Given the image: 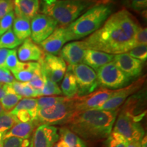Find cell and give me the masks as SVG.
Segmentation results:
<instances>
[{
	"label": "cell",
	"mask_w": 147,
	"mask_h": 147,
	"mask_svg": "<svg viewBox=\"0 0 147 147\" xmlns=\"http://www.w3.org/2000/svg\"><path fill=\"white\" fill-rule=\"evenodd\" d=\"M21 110H25L32 112L33 113L37 114L38 112V106H37V99L35 98H23L19 101L13 110L10 113L12 115L15 114L16 112Z\"/></svg>",
	"instance_id": "29"
},
{
	"label": "cell",
	"mask_w": 147,
	"mask_h": 147,
	"mask_svg": "<svg viewBox=\"0 0 147 147\" xmlns=\"http://www.w3.org/2000/svg\"><path fill=\"white\" fill-rule=\"evenodd\" d=\"M29 85L40 93L41 96V90L45 84V76L42 72V70L35 75L32 80L28 82Z\"/></svg>",
	"instance_id": "37"
},
{
	"label": "cell",
	"mask_w": 147,
	"mask_h": 147,
	"mask_svg": "<svg viewBox=\"0 0 147 147\" xmlns=\"http://www.w3.org/2000/svg\"><path fill=\"white\" fill-rule=\"evenodd\" d=\"M127 147H141L140 142H129Z\"/></svg>",
	"instance_id": "46"
},
{
	"label": "cell",
	"mask_w": 147,
	"mask_h": 147,
	"mask_svg": "<svg viewBox=\"0 0 147 147\" xmlns=\"http://www.w3.org/2000/svg\"><path fill=\"white\" fill-rule=\"evenodd\" d=\"M127 54L132 57L144 62L147 59L146 45H138L134 47L127 52Z\"/></svg>",
	"instance_id": "36"
},
{
	"label": "cell",
	"mask_w": 147,
	"mask_h": 147,
	"mask_svg": "<svg viewBox=\"0 0 147 147\" xmlns=\"http://www.w3.org/2000/svg\"><path fill=\"white\" fill-rule=\"evenodd\" d=\"M53 147H68L65 144H64L63 142H58L55 143V144L53 146Z\"/></svg>",
	"instance_id": "48"
},
{
	"label": "cell",
	"mask_w": 147,
	"mask_h": 147,
	"mask_svg": "<svg viewBox=\"0 0 147 147\" xmlns=\"http://www.w3.org/2000/svg\"><path fill=\"white\" fill-rule=\"evenodd\" d=\"M147 44V29L146 27H139L134 38V47L138 45H146Z\"/></svg>",
	"instance_id": "40"
},
{
	"label": "cell",
	"mask_w": 147,
	"mask_h": 147,
	"mask_svg": "<svg viewBox=\"0 0 147 147\" xmlns=\"http://www.w3.org/2000/svg\"><path fill=\"white\" fill-rule=\"evenodd\" d=\"M87 49L83 40L72 42L64 46L59 54L64 61L69 63V65H73L82 63V59Z\"/></svg>",
	"instance_id": "17"
},
{
	"label": "cell",
	"mask_w": 147,
	"mask_h": 147,
	"mask_svg": "<svg viewBox=\"0 0 147 147\" xmlns=\"http://www.w3.org/2000/svg\"><path fill=\"white\" fill-rule=\"evenodd\" d=\"M114 55L102 52V51L87 49L84 53L82 63L97 69L113 61Z\"/></svg>",
	"instance_id": "20"
},
{
	"label": "cell",
	"mask_w": 147,
	"mask_h": 147,
	"mask_svg": "<svg viewBox=\"0 0 147 147\" xmlns=\"http://www.w3.org/2000/svg\"><path fill=\"white\" fill-rule=\"evenodd\" d=\"M4 110H3V108H2V106H1V103H0V115H1V114H2L3 113H4Z\"/></svg>",
	"instance_id": "50"
},
{
	"label": "cell",
	"mask_w": 147,
	"mask_h": 147,
	"mask_svg": "<svg viewBox=\"0 0 147 147\" xmlns=\"http://www.w3.org/2000/svg\"><path fill=\"white\" fill-rule=\"evenodd\" d=\"M36 125L34 121L27 123L18 122L5 133L3 140L10 137H16L21 139H29L33 132Z\"/></svg>",
	"instance_id": "22"
},
{
	"label": "cell",
	"mask_w": 147,
	"mask_h": 147,
	"mask_svg": "<svg viewBox=\"0 0 147 147\" xmlns=\"http://www.w3.org/2000/svg\"><path fill=\"white\" fill-rule=\"evenodd\" d=\"M16 16L31 20L40 10V0H13Z\"/></svg>",
	"instance_id": "21"
},
{
	"label": "cell",
	"mask_w": 147,
	"mask_h": 147,
	"mask_svg": "<svg viewBox=\"0 0 147 147\" xmlns=\"http://www.w3.org/2000/svg\"><path fill=\"white\" fill-rule=\"evenodd\" d=\"M21 43L22 42L14 35L12 29L1 35L0 38V49H14Z\"/></svg>",
	"instance_id": "28"
},
{
	"label": "cell",
	"mask_w": 147,
	"mask_h": 147,
	"mask_svg": "<svg viewBox=\"0 0 147 147\" xmlns=\"http://www.w3.org/2000/svg\"><path fill=\"white\" fill-rule=\"evenodd\" d=\"M4 90L5 95L0 101V103L5 112L11 111L17 105L22 97L14 93L10 84H4Z\"/></svg>",
	"instance_id": "25"
},
{
	"label": "cell",
	"mask_w": 147,
	"mask_h": 147,
	"mask_svg": "<svg viewBox=\"0 0 147 147\" xmlns=\"http://www.w3.org/2000/svg\"><path fill=\"white\" fill-rule=\"evenodd\" d=\"M16 52L17 51L16 49H11L9 51L8 56L5 59V66H6V68L10 71L16 69L20 62L18 61Z\"/></svg>",
	"instance_id": "38"
},
{
	"label": "cell",
	"mask_w": 147,
	"mask_h": 147,
	"mask_svg": "<svg viewBox=\"0 0 147 147\" xmlns=\"http://www.w3.org/2000/svg\"><path fill=\"white\" fill-rule=\"evenodd\" d=\"M147 140H146V136H144L142 139V140L140 141V144L141 147H146L147 146Z\"/></svg>",
	"instance_id": "47"
},
{
	"label": "cell",
	"mask_w": 147,
	"mask_h": 147,
	"mask_svg": "<svg viewBox=\"0 0 147 147\" xmlns=\"http://www.w3.org/2000/svg\"><path fill=\"white\" fill-rule=\"evenodd\" d=\"M61 87V91L62 93L67 98H72L76 96L78 87H77L75 77L69 68H67V70L64 74L63 80Z\"/></svg>",
	"instance_id": "24"
},
{
	"label": "cell",
	"mask_w": 147,
	"mask_h": 147,
	"mask_svg": "<svg viewBox=\"0 0 147 147\" xmlns=\"http://www.w3.org/2000/svg\"><path fill=\"white\" fill-rule=\"evenodd\" d=\"M31 39L40 44L47 38L57 27V22L45 14H37L31 21Z\"/></svg>",
	"instance_id": "9"
},
{
	"label": "cell",
	"mask_w": 147,
	"mask_h": 147,
	"mask_svg": "<svg viewBox=\"0 0 147 147\" xmlns=\"http://www.w3.org/2000/svg\"><path fill=\"white\" fill-rule=\"evenodd\" d=\"M44 55V51L29 38L24 40L18 50V57L22 62L31 61L39 62L43 58Z\"/></svg>",
	"instance_id": "18"
},
{
	"label": "cell",
	"mask_w": 147,
	"mask_h": 147,
	"mask_svg": "<svg viewBox=\"0 0 147 147\" xmlns=\"http://www.w3.org/2000/svg\"><path fill=\"white\" fill-rule=\"evenodd\" d=\"M14 78L10 71L7 69L0 68V83L10 84L14 81Z\"/></svg>",
	"instance_id": "42"
},
{
	"label": "cell",
	"mask_w": 147,
	"mask_h": 147,
	"mask_svg": "<svg viewBox=\"0 0 147 147\" xmlns=\"http://www.w3.org/2000/svg\"><path fill=\"white\" fill-rule=\"evenodd\" d=\"M121 1L127 8L138 12L146 10L147 7V0H121Z\"/></svg>",
	"instance_id": "35"
},
{
	"label": "cell",
	"mask_w": 147,
	"mask_h": 147,
	"mask_svg": "<svg viewBox=\"0 0 147 147\" xmlns=\"http://www.w3.org/2000/svg\"><path fill=\"white\" fill-rule=\"evenodd\" d=\"M59 138L57 128L42 124L37 127L32 140L33 147H53Z\"/></svg>",
	"instance_id": "15"
},
{
	"label": "cell",
	"mask_w": 147,
	"mask_h": 147,
	"mask_svg": "<svg viewBox=\"0 0 147 147\" xmlns=\"http://www.w3.org/2000/svg\"><path fill=\"white\" fill-rule=\"evenodd\" d=\"M9 51H10L9 49H0V68L7 69L5 66V59L8 56Z\"/></svg>",
	"instance_id": "43"
},
{
	"label": "cell",
	"mask_w": 147,
	"mask_h": 147,
	"mask_svg": "<svg viewBox=\"0 0 147 147\" xmlns=\"http://www.w3.org/2000/svg\"><path fill=\"white\" fill-rule=\"evenodd\" d=\"M61 94L62 92L57 83L53 82L52 80L45 76V84L41 90V96L42 95L51 96V95H59Z\"/></svg>",
	"instance_id": "31"
},
{
	"label": "cell",
	"mask_w": 147,
	"mask_h": 147,
	"mask_svg": "<svg viewBox=\"0 0 147 147\" xmlns=\"http://www.w3.org/2000/svg\"><path fill=\"white\" fill-rule=\"evenodd\" d=\"M67 97L61 96H47L40 97L37 99V106L38 109L42 108L49 107V106L55 105L59 103L64 102L67 100Z\"/></svg>",
	"instance_id": "32"
},
{
	"label": "cell",
	"mask_w": 147,
	"mask_h": 147,
	"mask_svg": "<svg viewBox=\"0 0 147 147\" xmlns=\"http://www.w3.org/2000/svg\"><path fill=\"white\" fill-rule=\"evenodd\" d=\"M76 79L78 92L76 96L81 97L92 93L98 87L97 74L91 67L84 63L69 65Z\"/></svg>",
	"instance_id": "7"
},
{
	"label": "cell",
	"mask_w": 147,
	"mask_h": 147,
	"mask_svg": "<svg viewBox=\"0 0 147 147\" xmlns=\"http://www.w3.org/2000/svg\"><path fill=\"white\" fill-rule=\"evenodd\" d=\"M14 18H15V14L14 11H11L6 15L0 18V36L10 29H12Z\"/></svg>",
	"instance_id": "34"
},
{
	"label": "cell",
	"mask_w": 147,
	"mask_h": 147,
	"mask_svg": "<svg viewBox=\"0 0 147 147\" xmlns=\"http://www.w3.org/2000/svg\"><path fill=\"white\" fill-rule=\"evenodd\" d=\"M67 41L66 27H57L47 38L40 44L42 50L47 53L57 55Z\"/></svg>",
	"instance_id": "16"
},
{
	"label": "cell",
	"mask_w": 147,
	"mask_h": 147,
	"mask_svg": "<svg viewBox=\"0 0 147 147\" xmlns=\"http://www.w3.org/2000/svg\"><path fill=\"white\" fill-rule=\"evenodd\" d=\"M10 85L14 93L22 97H25L26 98H30L40 96V93L33 89L28 82H22L14 80L13 82L10 83Z\"/></svg>",
	"instance_id": "27"
},
{
	"label": "cell",
	"mask_w": 147,
	"mask_h": 147,
	"mask_svg": "<svg viewBox=\"0 0 147 147\" xmlns=\"http://www.w3.org/2000/svg\"><path fill=\"white\" fill-rule=\"evenodd\" d=\"M3 147H33V144L29 139L10 137L3 140Z\"/></svg>",
	"instance_id": "33"
},
{
	"label": "cell",
	"mask_w": 147,
	"mask_h": 147,
	"mask_svg": "<svg viewBox=\"0 0 147 147\" xmlns=\"http://www.w3.org/2000/svg\"><path fill=\"white\" fill-rule=\"evenodd\" d=\"M139 27L132 14L123 9L110 15L83 42L87 49L112 55L126 53L134 47V38Z\"/></svg>",
	"instance_id": "1"
},
{
	"label": "cell",
	"mask_w": 147,
	"mask_h": 147,
	"mask_svg": "<svg viewBox=\"0 0 147 147\" xmlns=\"http://www.w3.org/2000/svg\"><path fill=\"white\" fill-rule=\"evenodd\" d=\"M5 95V91L4 90V84L0 83V101Z\"/></svg>",
	"instance_id": "45"
},
{
	"label": "cell",
	"mask_w": 147,
	"mask_h": 147,
	"mask_svg": "<svg viewBox=\"0 0 147 147\" xmlns=\"http://www.w3.org/2000/svg\"><path fill=\"white\" fill-rule=\"evenodd\" d=\"M106 2H108V1H109V0H106Z\"/></svg>",
	"instance_id": "52"
},
{
	"label": "cell",
	"mask_w": 147,
	"mask_h": 147,
	"mask_svg": "<svg viewBox=\"0 0 147 147\" xmlns=\"http://www.w3.org/2000/svg\"><path fill=\"white\" fill-rule=\"evenodd\" d=\"M114 91L115 90L102 87L84 96H76L77 113L87 110L97 109L110 98Z\"/></svg>",
	"instance_id": "13"
},
{
	"label": "cell",
	"mask_w": 147,
	"mask_h": 147,
	"mask_svg": "<svg viewBox=\"0 0 147 147\" xmlns=\"http://www.w3.org/2000/svg\"><path fill=\"white\" fill-rule=\"evenodd\" d=\"M119 109H91L77 113L66 124L82 140H98L107 138L111 134Z\"/></svg>",
	"instance_id": "2"
},
{
	"label": "cell",
	"mask_w": 147,
	"mask_h": 147,
	"mask_svg": "<svg viewBox=\"0 0 147 147\" xmlns=\"http://www.w3.org/2000/svg\"><path fill=\"white\" fill-rule=\"evenodd\" d=\"M13 0H0V18L13 11Z\"/></svg>",
	"instance_id": "41"
},
{
	"label": "cell",
	"mask_w": 147,
	"mask_h": 147,
	"mask_svg": "<svg viewBox=\"0 0 147 147\" xmlns=\"http://www.w3.org/2000/svg\"><path fill=\"white\" fill-rule=\"evenodd\" d=\"M3 140L0 141V147H3Z\"/></svg>",
	"instance_id": "51"
},
{
	"label": "cell",
	"mask_w": 147,
	"mask_h": 147,
	"mask_svg": "<svg viewBox=\"0 0 147 147\" xmlns=\"http://www.w3.org/2000/svg\"><path fill=\"white\" fill-rule=\"evenodd\" d=\"M42 72L53 82L57 83L63 78L67 66L60 57L45 53L43 58L40 61Z\"/></svg>",
	"instance_id": "11"
},
{
	"label": "cell",
	"mask_w": 147,
	"mask_h": 147,
	"mask_svg": "<svg viewBox=\"0 0 147 147\" xmlns=\"http://www.w3.org/2000/svg\"><path fill=\"white\" fill-rule=\"evenodd\" d=\"M146 91L142 89L127 99L123 103L121 112L131 117L136 122L140 123L146 115Z\"/></svg>",
	"instance_id": "12"
},
{
	"label": "cell",
	"mask_w": 147,
	"mask_h": 147,
	"mask_svg": "<svg viewBox=\"0 0 147 147\" xmlns=\"http://www.w3.org/2000/svg\"><path fill=\"white\" fill-rule=\"evenodd\" d=\"M4 133H1L0 132V141L3 140V136H4Z\"/></svg>",
	"instance_id": "49"
},
{
	"label": "cell",
	"mask_w": 147,
	"mask_h": 147,
	"mask_svg": "<svg viewBox=\"0 0 147 147\" xmlns=\"http://www.w3.org/2000/svg\"><path fill=\"white\" fill-rule=\"evenodd\" d=\"M113 62L131 80L140 76L144 67V62L132 57L127 53L114 55Z\"/></svg>",
	"instance_id": "14"
},
{
	"label": "cell",
	"mask_w": 147,
	"mask_h": 147,
	"mask_svg": "<svg viewBox=\"0 0 147 147\" xmlns=\"http://www.w3.org/2000/svg\"><path fill=\"white\" fill-rule=\"evenodd\" d=\"M146 76H143L139 79L125 87L117 89L114 91L113 95L108 100L104 103L98 110H115L119 109L130 95L134 94L140 90L145 82Z\"/></svg>",
	"instance_id": "10"
},
{
	"label": "cell",
	"mask_w": 147,
	"mask_h": 147,
	"mask_svg": "<svg viewBox=\"0 0 147 147\" xmlns=\"http://www.w3.org/2000/svg\"><path fill=\"white\" fill-rule=\"evenodd\" d=\"M59 134L60 139L63 140L69 147H87L84 140L71 131L67 127L61 128Z\"/></svg>",
	"instance_id": "26"
},
{
	"label": "cell",
	"mask_w": 147,
	"mask_h": 147,
	"mask_svg": "<svg viewBox=\"0 0 147 147\" xmlns=\"http://www.w3.org/2000/svg\"><path fill=\"white\" fill-rule=\"evenodd\" d=\"M113 131L123 136L129 142H140L144 136V130L140 123L121 111L115 121Z\"/></svg>",
	"instance_id": "8"
},
{
	"label": "cell",
	"mask_w": 147,
	"mask_h": 147,
	"mask_svg": "<svg viewBox=\"0 0 147 147\" xmlns=\"http://www.w3.org/2000/svg\"><path fill=\"white\" fill-rule=\"evenodd\" d=\"M41 71L38 62H19L16 69L11 71L18 81L28 82Z\"/></svg>",
	"instance_id": "19"
},
{
	"label": "cell",
	"mask_w": 147,
	"mask_h": 147,
	"mask_svg": "<svg viewBox=\"0 0 147 147\" xmlns=\"http://www.w3.org/2000/svg\"><path fill=\"white\" fill-rule=\"evenodd\" d=\"M97 77L101 87L111 90L125 87L131 81V79L127 76L113 61L97 69Z\"/></svg>",
	"instance_id": "6"
},
{
	"label": "cell",
	"mask_w": 147,
	"mask_h": 147,
	"mask_svg": "<svg viewBox=\"0 0 147 147\" xmlns=\"http://www.w3.org/2000/svg\"><path fill=\"white\" fill-rule=\"evenodd\" d=\"M54 1H55V0H43V3H49ZM73 1H87V2L93 3L95 4H98V3H107L106 0H73Z\"/></svg>",
	"instance_id": "44"
},
{
	"label": "cell",
	"mask_w": 147,
	"mask_h": 147,
	"mask_svg": "<svg viewBox=\"0 0 147 147\" xmlns=\"http://www.w3.org/2000/svg\"><path fill=\"white\" fill-rule=\"evenodd\" d=\"M129 142L117 132L112 131L105 142V147H127Z\"/></svg>",
	"instance_id": "30"
},
{
	"label": "cell",
	"mask_w": 147,
	"mask_h": 147,
	"mask_svg": "<svg viewBox=\"0 0 147 147\" xmlns=\"http://www.w3.org/2000/svg\"><path fill=\"white\" fill-rule=\"evenodd\" d=\"M12 27L14 35L21 42H23L31 36L30 20L28 18L15 16Z\"/></svg>",
	"instance_id": "23"
},
{
	"label": "cell",
	"mask_w": 147,
	"mask_h": 147,
	"mask_svg": "<svg viewBox=\"0 0 147 147\" xmlns=\"http://www.w3.org/2000/svg\"><path fill=\"white\" fill-rule=\"evenodd\" d=\"M87 1L73 0H55L49 3H42V14L52 17L61 27H67L82 13L94 5Z\"/></svg>",
	"instance_id": "4"
},
{
	"label": "cell",
	"mask_w": 147,
	"mask_h": 147,
	"mask_svg": "<svg viewBox=\"0 0 147 147\" xmlns=\"http://www.w3.org/2000/svg\"><path fill=\"white\" fill-rule=\"evenodd\" d=\"M13 115L15 116L18 122L27 123L36 120L37 114L33 113L32 112L28 111V110H21L16 112Z\"/></svg>",
	"instance_id": "39"
},
{
	"label": "cell",
	"mask_w": 147,
	"mask_h": 147,
	"mask_svg": "<svg viewBox=\"0 0 147 147\" xmlns=\"http://www.w3.org/2000/svg\"><path fill=\"white\" fill-rule=\"evenodd\" d=\"M76 113L77 111L75 96L55 105L38 109L34 122L36 125L47 124L52 125L66 124Z\"/></svg>",
	"instance_id": "5"
},
{
	"label": "cell",
	"mask_w": 147,
	"mask_h": 147,
	"mask_svg": "<svg viewBox=\"0 0 147 147\" xmlns=\"http://www.w3.org/2000/svg\"><path fill=\"white\" fill-rule=\"evenodd\" d=\"M112 12L107 3H98L91 6L83 14L66 27L67 41L81 39L100 29Z\"/></svg>",
	"instance_id": "3"
}]
</instances>
